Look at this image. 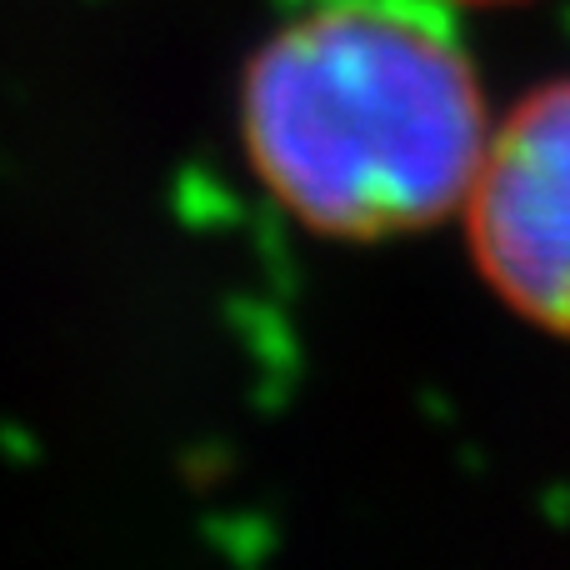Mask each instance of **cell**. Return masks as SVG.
Listing matches in <instances>:
<instances>
[{"label": "cell", "instance_id": "1", "mask_svg": "<svg viewBox=\"0 0 570 570\" xmlns=\"http://www.w3.org/2000/svg\"><path fill=\"white\" fill-rule=\"evenodd\" d=\"M246 156L335 240L425 230L465 206L491 146L481 76L425 0H325L246 70Z\"/></svg>", "mask_w": 570, "mask_h": 570}, {"label": "cell", "instance_id": "2", "mask_svg": "<svg viewBox=\"0 0 570 570\" xmlns=\"http://www.w3.org/2000/svg\"><path fill=\"white\" fill-rule=\"evenodd\" d=\"M485 285L551 335H570V80L491 130L465 196Z\"/></svg>", "mask_w": 570, "mask_h": 570}, {"label": "cell", "instance_id": "3", "mask_svg": "<svg viewBox=\"0 0 570 570\" xmlns=\"http://www.w3.org/2000/svg\"><path fill=\"white\" fill-rule=\"evenodd\" d=\"M445 6H511V0H445Z\"/></svg>", "mask_w": 570, "mask_h": 570}]
</instances>
